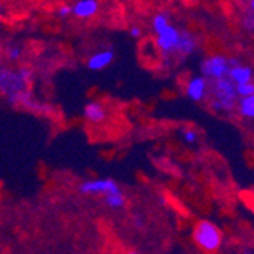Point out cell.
Returning a JSON list of instances; mask_svg holds the SVG:
<instances>
[{
    "instance_id": "19",
    "label": "cell",
    "mask_w": 254,
    "mask_h": 254,
    "mask_svg": "<svg viewBox=\"0 0 254 254\" xmlns=\"http://www.w3.org/2000/svg\"><path fill=\"white\" fill-rule=\"evenodd\" d=\"M129 34H131L132 38H140V37H142V29L138 28V26H131Z\"/></svg>"
},
{
    "instance_id": "13",
    "label": "cell",
    "mask_w": 254,
    "mask_h": 254,
    "mask_svg": "<svg viewBox=\"0 0 254 254\" xmlns=\"http://www.w3.org/2000/svg\"><path fill=\"white\" fill-rule=\"evenodd\" d=\"M169 25H171V23H169V15L168 14H157V15H154V18L151 21L152 31L155 34H160L161 31H165Z\"/></svg>"
},
{
    "instance_id": "1",
    "label": "cell",
    "mask_w": 254,
    "mask_h": 254,
    "mask_svg": "<svg viewBox=\"0 0 254 254\" xmlns=\"http://www.w3.org/2000/svg\"><path fill=\"white\" fill-rule=\"evenodd\" d=\"M210 107L215 111H233L238 107V85L230 76L210 79Z\"/></svg>"
},
{
    "instance_id": "12",
    "label": "cell",
    "mask_w": 254,
    "mask_h": 254,
    "mask_svg": "<svg viewBox=\"0 0 254 254\" xmlns=\"http://www.w3.org/2000/svg\"><path fill=\"white\" fill-rule=\"evenodd\" d=\"M238 111L245 119H254V95L241 98L238 101Z\"/></svg>"
},
{
    "instance_id": "11",
    "label": "cell",
    "mask_w": 254,
    "mask_h": 254,
    "mask_svg": "<svg viewBox=\"0 0 254 254\" xmlns=\"http://www.w3.org/2000/svg\"><path fill=\"white\" fill-rule=\"evenodd\" d=\"M196 48V40L195 37L188 32V31H181V41L178 46L177 55H190Z\"/></svg>"
},
{
    "instance_id": "5",
    "label": "cell",
    "mask_w": 254,
    "mask_h": 254,
    "mask_svg": "<svg viewBox=\"0 0 254 254\" xmlns=\"http://www.w3.org/2000/svg\"><path fill=\"white\" fill-rule=\"evenodd\" d=\"M79 190L82 193H88V195H96V193H101V195H108L111 192H118L121 190V188L118 186V183L114 180H110V178H101V180H91V181H85L81 184Z\"/></svg>"
},
{
    "instance_id": "18",
    "label": "cell",
    "mask_w": 254,
    "mask_h": 254,
    "mask_svg": "<svg viewBox=\"0 0 254 254\" xmlns=\"http://www.w3.org/2000/svg\"><path fill=\"white\" fill-rule=\"evenodd\" d=\"M70 14H73V6H70V5H61L58 8V15L60 17H68Z\"/></svg>"
},
{
    "instance_id": "2",
    "label": "cell",
    "mask_w": 254,
    "mask_h": 254,
    "mask_svg": "<svg viewBox=\"0 0 254 254\" xmlns=\"http://www.w3.org/2000/svg\"><path fill=\"white\" fill-rule=\"evenodd\" d=\"M193 238L201 250L209 251V253L219 250L221 242H222L221 230L210 221H201L195 228Z\"/></svg>"
},
{
    "instance_id": "7",
    "label": "cell",
    "mask_w": 254,
    "mask_h": 254,
    "mask_svg": "<svg viewBox=\"0 0 254 254\" xmlns=\"http://www.w3.org/2000/svg\"><path fill=\"white\" fill-rule=\"evenodd\" d=\"M113 60H114V52L111 49H105L91 55L87 61V65L90 70H102V68H105L113 63Z\"/></svg>"
},
{
    "instance_id": "9",
    "label": "cell",
    "mask_w": 254,
    "mask_h": 254,
    "mask_svg": "<svg viewBox=\"0 0 254 254\" xmlns=\"http://www.w3.org/2000/svg\"><path fill=\"white\" fill-rule=\"evenodd\" d=\"M98 0H78L73 5V15L78 18H90L98 12Z\"/></svg>"
},
{
    "instance_id": "8",
    "label": "cell",
    "mask_w": 254,
    "mask_h": 254,
    "mask_svg": "<svg viewBox=\"0 0 254 254\" xmlns=\"http://www.w3.org/2000/svg\"><path fill=\"white\" fill-rule=\"evenodd\" d=\"M84 118L91 122V124H101L105 121L107 118V111H105V107L101 104V102H90L85 105L84 108Z\"/></svg>"
},
{
    "instance_id": "6",
    "label": "cell",
    "mask_w": 254,
    "mask_h": 254,
    "mask_svg": "<svg viewBox=\"0 0 254 254\" xmlns=\"http://www.w3.org/2000/svg\"><path fill=\"white\" fill-rule=\"evenodd\" d=\"M209 88H210V79L202 76H193L189 79L188 85H186V93L189 96V99L199 102L202 99L207 98L209 95Z\"/></svg>"
},
{
    "instance_id": "16",
    "label": "cell",
    "mask_w": 254,
    "mask_h": 254,
    "mask_svg": "<svg viewBox=\"0 0 254 254\" xmlns=\"http://www.w3.org/2000/svg\"><path fill=\"white\" fill-rule=\"evenodd\" d=\"M6 57L11 61H18L21 58V48H18V46H11L6 51Z\"/></svg>"
},
{
    "instance_id": "10",
    "label": "cell",
    "mask_w": 254,
    "mask_h": 254,
    "mask_svg": "<svg viewBox=\"0 0 254 254\" xmlns=\"http://www.w3.org/2000/svg\"><path fill=\"white\" fill-rule=\"evenodd\" d=\"M230 78L233 79V82L236 85H242V84H247V82H251L253 81V68L251 67H247V65H242L241 63L233 65L232 70H230Z\"/></svg>"
},
{
    "instance_id": "17",
    "label": "cell",
    "mask_w": 254,
    "mask_h": 254,
    "mask_svg": "<svg viewBox=\"0 0 254 254\" xmlns=\"http://www.w3.org/2000/svg\"><path fill=\"white\" fill-rule=\"evenodd\" d=\"M183 138H184V142H186V143L192 145V143H195V142H196L198 134H196V131H195V129H186V131L183 132Z\"/></svg>"
},
{
    "instance_id": "20",
    "label": "cell",
    "mask_w": 254,
    "mask_h": 254,
    "mask_svg": "<svg viewBox=\"0 0 254 254\" xmlns=\"http://www.w3.org/2000/svg\"><path fill=\"white\" fill-rule=\"evenodd\" d=\"M127 254H137V253H134V251H129V253H127Z\"/></svg>"
},
{
    "instance_id": "14",
    "label": "cell",
    "mask_w": 254,
    "mask_h": 254,
    "mask_svg": "<svg viewBox=\"0 0 254 254\" xmlns=\"http://www.w3.org/2000/svg\"><path fill=\"white\" fill-rule=\"evenodd\" d=\"M105 202H107V205L111 207V209H121V207L125 205V196H124L122 190L111 192V193L105 195Z\"/></svg>"
},
{
    "instance_id": "4",
    "label": "cell",
    "mask_w": 254,
    "mask_h": 254,
    "mask_svg": "<svg viewBox=\"0 0 254 254\" xmlns=\"http://www.w3.org/2000/svg\"><path fill=\"white\" fill-rule=\"evenodd\" d=\"M180 41H181V31L177 29L175 26L169 25L165 31L157 34L155 44L161 54L171 55V54H177Z\"/></svg>"
},
{
    "instance_id": "15",
    "label": "cell",
    "mask_w": 254,
    "mask_h": 254,
    "mask_svg": "<svg viewBox=\"0 0 254 254\" xmlns=\"http://www.w3.org/2000/svg\"><path fill=\"white\" fill-rule=\"evenodd\" d=\"M238 95H239V98H245V96L254 95V82L251 81V82L238 85Z\"/></svg>"
},
{
    "instance_id": "3",
    "label": "cell",
    "mask_w": 254,
    "mask_h": 254,
    "mask_svg": "<svg viewBox=\"0 0 254 254\" xmlns=\"http://www.w3.org/2000/svg\"><path fill=\"white\" fill-rule=\"evenodd\" d=\"M232 67V58H227L224 55H212L202 61L201 73L209 79H219L228 76Z\"/></svg>"
}]
</instances>
